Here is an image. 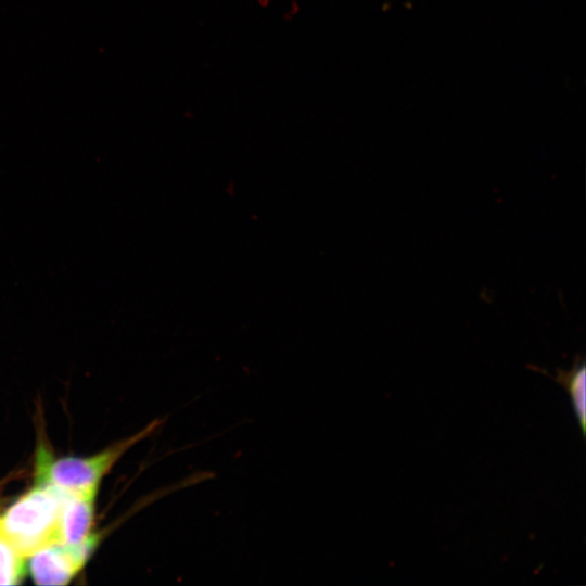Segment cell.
I'll use <instances>...</instances> for the list:
<instances>
[{"mask_svg": "<svg viewBox=\"0 0 586 586\" xmlns=\"http://www.w3.org/2000/svg\"><path fill=\"white\" fill-rule=\"evenodd\" d=\"M63 496L59 488L36 484L0 515V536L24 558L60 543Z\"/></svg>", "mask_w": 586, "mask_h": 586, "instance_id": "cell-1", "label": "cell"}, {"mask_svg": "<svg viewBox=\"0 0 586 586\" xmlns=\"http://www.w3.org/2000/svg\"><path fill=\"white\" fill-rule=\"evenodd\" d=\"M161 422L154 420L139 433L90 457L54 458L46 446L40 445L35 462L36 484L50 485L66 493H97L101 479L120 456L153 433Z\"/></svg>", "mask_w": 586, "mask_h": 586, "instance_id": "cell-2", "label": "cell"}, {"mask_svg": "<svg viewBox=\"0 0 586 586\" xmlns=\"http://www.w3.org/2000/svg\"><path fill=\"white\" fill-rule=\"evenodd\" d=\"M99 542L89 534L75 545L54 543L30 555L29 572L38 585H65L85 565Z\"/></svg>", "mask_w": 586, "mask_h": 586, "instance_id": "cell-3", "label": "cell"}, {"mask_svg": "<svg viewBox=\"0 0 586 586\" xmlns=\"http://www.w3.org/2000/svg\"><path fill=\"white\" fill-rule=\"evenodd\" d=\"M97 493L64 492L60 517V543L75 545L89 536Z\"/></svg>", "mask_w": 586, "mask_h": 586, "instance_id": "cell-4", "label": "cell"}, {"mask_svg": "<svg viewBox=\"0 0 586 586\" xmlns=\"http://www.w3.org/2000/svg\"><path fill=\"white\" fill-rule=\"evenodd\" d=\"M569 393L583 435L586 434V367L583 359H576L569 371L557 370L552 378Z\"/></svg>", "mask_w": 586, "mask_h": 586, "instance_id": "cell-5", "label": "cell"}, {"mask_svg": "<svg viewBox=\"0 0 586 586\" xmlns=\"http://www.w3.org/2000/svg\"><path fill=\"white\" fill-rule=\"evenodd\" d=\"M24 572V557L0 536V585L20 584Z\"/></svg>", "mask_w": 586, "mask_h": 586, "instance_id": "cell-6", "label": "cell"}]
</instances>
